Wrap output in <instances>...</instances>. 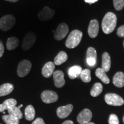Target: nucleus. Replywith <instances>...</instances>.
<instances>
[{"label":"nucleus","mask_w":124,"mask_h":124,"mask_svg":"<svg viewBox=\"0 0 124 124\" xmlns=\"http://www.w3.org/2000/svg\"><path fill=\"white\" fill-rule=\"evenodd\" d=\"M116 15L112 12L107 13L102 20V28L105 34H110L114 31L117 25Z\"/></svg>","instance_id":"f257e3e1"},{"label":"nucleus","mask_w":124,"mask_h":124,"mask_svg":"<svg viewBox=\"0 0 124 124\" xmlns=\"http://www.w3.org/2000/svg\"><path fill=\"white\" fill-rule=\"evenodd\" d=\"M82 36H83V33L81 31L77 30V29L72 31L69 34L65 43L66 47L70 49L75 48L79 44L81 41Z\"/></svg>","instance_id":"f03ea898"},{"label":"nucleus","mask_w":124,"mask_h":124,"mask_svg":"<svg viewBox=\"0 0 124 124\" xmlns=\"http://www.w3.org/2000/svg\"><path fill=\"white\" fill-rule=\"evenodd\" d=\"M16 23V18L12 15H6L0 18V29L8 31L13 27Z\"/></svg>","instance_id":"7ed1b4c3"},{"label":"nucleus","mask_w":124,"mask_h":124,"mask_svg":"<svg viewBox=\"0 0 124 124\" xmlns=\"http://www.w3.org/2000/svg\"><path fill=\"white\" fill-rule=\"evenodd\" d=\"M105 100L107 104L111 106H122L124 103L123 98L114 93H108L105 96Z\"/></svg>","instance_id":"20e7f679"},{"label":"nucleus","mask_w":124,"mask_h":124,"mask_svg":"<svg viewBox=\"0 0 124 124\" xmlns=\"http://www.w3.org/2000/svg\"><path fill=\"white\" fill-rule=\"evenodd\" d=\"M31 69L32 63L30 61L28 60H22L20 62L17 66V72L18 75L21 78L25 77L29 73Z\"/></svg>","instance_id":"39448f33"},{"label":"nucleus","mask_w":124,"mask_h":124,"mask_svg":"<svg viewBox=\"0 0 124 124\" xmlns=\"http://www.w3.org/2000/svg\"><path fill=\"white\" fill-rule=\"evenodd\" d=\"M36 40V35L32 32H29L25 35L22 43V48L24 51L29 50L33 46Z\"/></svg>","instance_id":"423d86ee"},{"label":"nucleus","mask_w":124,"mask_h":124,"mask_svg":"<svg viewBox=\"0 0 124 124\" xmlns=\"http://www.w3.org/2000/svg\"><path fill=\"white\" fill-rule=\"evenodd\" d=\"M69 26L66 23H61L54 32V39L56 40H62L69 33Z\"/></svg>","instance_id":"0eeeda50"},{"label":"nucleus","mask_w":124,"mask_h":124,"mask_svg":"<svg viewBox=\"0 0 124 124\" xmlns=\"http://www.w3.org/2000/svg\"><path fill=\"white\" fill-rule=\"evenodd\" d=\"M43 102L46 103H51L56 102L58 100V95L56 93L51 90H45L41 94Z\"/></svg>","instance_id":"6e6552de"},{"label":"nucleus","mask_w":124,"mask_h":124,"mask_svg":"<svg viewBox=\"0 0 124 124\" xmlns=\"http://www.w3.org/2000/svg\"><path fill=\"white\" fill-rule=\"evenodd\" d=\"M93 117L91 111L88 108L83 110L77 117V121L80 124H86L90 122Z\"/></svg>","instance_id":"1a4fd4ad"},{"label":"nucleus","mask_w":124,"mask_h":124,"mask_svg":"<svg viewBox=\"0 0 124 124\" xmlns=\"http://www.w3.org/2000/svg\"><path fill=\"white\" fill-rule=\"evenodd\" d=\"M53 78L55 86L58 88H62L64 86V74L61 70H56L53 73Z\"/></svg>","instance_id":"9d476101"},{"label":"nucleus","mask_w":124,"mask_h":124,"mask_svg":"<svg viewBox=\"0 0 124 124\" xmlns=\"http://www.w3.org/2000/svg\"><path fill=\"white\" fill-rule=\"evenodd\" d=\"M55 14V12L51 9L48 7H44L38 14V17L40 20L42 21H47L53 18Z\"/></svg>","instance_id":"9b49d317"},{"label":"nucleus","mask_w":124,"mask_h":124,"mask_svg":"<svg viewBox=\"0 0 124 124\" xmlns=\"http://www.w3.org/2000/svg\"><path fill=\"white\" fill-rule=\"evenodd\" d=\"M97 54L95 49L93 47H89L87 50L86 61L89 66L93 67L95 66L97 62Z\"/></svg>","instance_id":"f8f14e48"},{"label":"nucleus","mask_w":124,"mask_h":124,"mask_svg":"<svg viewBox=\"0 0 124 124\" xmlns=\"http://www.w3.org/2000/svg\"><path fill=\"white\" fill-rule=\"evenodd\" d=\"M98 21L97 20H92L90 22L89 28H88V33L91 38H95L97 36L99 32Z\"/></svg>","instance_id":"ddd939ff"},{"label":"nucleus","mask_w":124,"mask_h":124,"mask_svg":"<svg viewBox=\"0 0 124 124\" xmlns=\"http://www.w3.org/2000/svg\"><path fill=\"white\" fill-rule=\"evenodd\" d=\"M73 110V106L69 104L64 106H60L57 108L56 113L60 118H64L67 117Z\"/></svg>","instance_id":"4468645a"},{"label":"nucleus","mask_w":124,"mask_h":124,"mask_svg":"<svg viewBox=\"0 0 124 124\" xmlns=\"http://www.w3.org/2000/svg\"><path fill=\"white\" fill-rule=\"evenodd\" d=\"M55 69V66L54 63L52 62H48L46 63L43 66L41 73L44 77L49 78L51 75H53Z\"/></svg>","instance_id":"2eb2a0df"},{"label":"nucleus","mask_w":124,"mask_h":124,"mask_svg":"<svg viewBox=\"0 0 124 124\" xmlns=\"http://www.w3.org/2000/svg\"><path fill=\"white\" fill-rule=\"evenodd\" d=\"M111 67V58L108 52H105L102 55V69L105 72H108L110 69Z\"/></svg>","instance_id":"dca6fc26"},{"label":"nucleus","mask_w":124,"mask_h":124,"mask_svg":"<svg viewBox=\"0 0 124 124\" xmlns=\"http://www.w3.org/2000/svg\"><path fill=\"white\" fill-rule=\"evenodd\" d=\"M113 84L117 87H122L124 86V73L122 72H117L113 79Z\"/></svg>","instance_id":"f3484780"},{"label":"nucleus","mask_w":124,"mask_h":124,"mask_svg":"<svg viewBox=\"0 0 124 124\" xmlns=\"http://www.w3.org/2000/svg\"><path fill=\"white\" fill-rule=\"evenodd\" d=\"M13 90L14 86L11 83H4L0 86V97L9 95L13 91Z\"/></svg>","instance_id":"a211bd4d"},{"label":"nucleus","mask_w":124,"mask_h":124,"mask_svg":"<svg viewBox=\"0 0 124 124\" xmlns=\"http://www.w3.org/2000/svg\"><path fill=\"white\" fill-rule=\"evenodd\" d=\"M82 71V67L79 66H74L70 67L68 71V75L70 78L74 79L79 76Z\"/></svg>","instance_id":"6ab92c4d"},{"label":"nucleus","mask_w":124,"mask_h":124,"mask_svg":"<svg viewBox=\"0 0 124 124\" xmlns=\"http://www.w3.org/2000/svg\"><path fill=\"white\" fill-rule=\"evenodd\" d=\"M68 59V55L64 51H60L54 59V64L60 66L66 62Z\"/></svg>","instance_id":"aec40b11"},{"label":"nucleus","mask_w":124,"mask_h":124,"mask_svg":"<svg viewBox=\"0 0 124 124\" xmlns=\"http://www.w3.org/2000/svg\"><path fill=\"white\" fill-rule=\"evenodd\" d=\"M95 75L101 81L105 84H108L110 82V79L108 75H106V72L102 68H98L95 71Z\"/></svg>","instance_id":"412c9836"},{"label":"nucleus","mask_w":124,"mask_h":124,"mask_svg":"<svg viewBox=\"0 0 124 124\" xmlns=\"http://www.w3.org/2000/svg\"><path fill=\"white\" fill-rule=\"evenodd\" d=\"M19 44V40L16 37H11L7 40V48L9 51L14 50Z\"/></svg>","instance_id":"4be33fe9"},{"label":"nucleus","mask_w":124,"mask_h":124,"mask_svg":"<svg viewBox=\"0 0 124 124\" xmlns=\"http://www.w3.org/2000/svg\"><path fill=\"white\" fill-rule=\"evenodd\" d=\"M25 116L28 121H32L35 117V110L32 105H29L25 109Z\"/></svg>","instance_id":"5701e85b"},{"label":"nucleus","mask_w":124,"mask_h":124,"mask_svg":"<svg viewBox=\"0 0 124 124\" xmlns=\"http://www.w3.org/2000/svg\"><path fill=\"white\" fill-rule=\"evenodd\" d=\"M103 90V86L101 83H96L93 85L92 89L91 90L90 94L93 97H98L100 94H101Z\"/></svg>","instance_id":"b1692460"},{"label":"nucleus","mask_w":124,"mask_h":124,"mask_svg":"<svg viewBox=\"0 0 124 124\" xmlns=\"http://www.w3.org/2000/svg\"><path fill=\"white\" fill-rule=\"evenodd\" d=\"M8 111L9 115L13 116V117L18 118V120H20V119L23 118V116L22 112L20 110V108H18L16 106L9 108V109L8 110Z\"/></svg>","instance_id":"393cba45"},{"label":"nucleus","mask_w":124,"mask_h":124,"mask_svg":"<svg viewBox=\"0 0 124 124\" xmlns=\"http://www.w3.org/2000/svg\"><path fill=\"white\" fill-rule=\"evenodd\" d=\"M81 80L85 83H89L91 81V71L89 69H85L82 71L80 75Z\"/></svg>","instance_id":"a878e982"},{"label":"nucleus","mask_w":124,"mask_h":124,"mask_svg":"<svg viewBox=\"0 0 124 124\" xmlns=\"http://www.w3.org/2000/svg\"><path fill=\"white\" fill-rule=\"evenodd\" d=\"M2 118L4 121L7 124H18L19 120L11 115H4Z\"/></svg>","instance_id":"bb28decb"},{"label":"nucleus","mask_w":124,"mask_h":124,"mask_svg":"<svg viewBox=\"0 0 124 124\" xmlns=\"http://www.w3.org/2000/svg\"><path fill=\"white\" fill-rule=\"evenodd\" d=\"M3 103H4V104L6 106V107H7V110H8L9 108L16 106L17 101L15 99L10 98L5 101L3 102Z\"/></svg>","instance_id":"cd10ccee"},{"label":"nucleus","mask_w":124,"mask_h":124,"mask_svg":"<svg viewBox=\"0 0 124 124\" xmlns=\"http://www.w3.org/2000/svg\"><path fill=\"white\" fill-rule=\"evenodd\" d=\"M113 5L116 10L120 11L124 7V0H113Z\"/></svg>","instance_id":"c85d7f7f"},{"label":"nucleus","mask_w":124,"mask_h":124,"mask_svg":"<svg viewBox=\"0 0 124 124\" xmlns=\"http://www.w3.org/2000/svg\"><path fill=\"white\" fill-rule=\"evenodd\" d=\"M108 123L109 124H119V120L118 117L116 114H110L109 116V119H108Z\"/></svg>","instance_id":"c756f323"},{"label":"nucleus","mask_w":124,"mask_h":124,"mask_svg":"<svg viewBox=\"0 0 124 124\" xmlns=\"http://www.w3.org/2000/svg\"><path fill=\"white\" fill-rule=\"evenodd\" d=\"M117 35L120 38H124V25L118 28Z\"/></svg>","instance_id":"7c9ffc66"},{"label":"nucleus","mask_w":124,"mask_h":124,"mask_svg":"<svg viewBox=\"0 0 124 124\" xmlns=\"http://www.w3.org/2000/svg\"><path fill=\"white\" fill-rule=\"evenodd\" d=\"M32 124H46L43 120V118H38L34 121L32 122Z\"/></svg>","instance_id":"2f4dec72"},{"label":"nucleus","mask_w":124,"mask_h":124,"mask_svg":"<svg viewBox=\"0 0 124 124\" xmlns=\"http://www.w3.org/2000/svg\"><path fill=\"white\" fill-rule=\"evenodd\" d=\"M4 51L5 49L4 44H3V43L2 42L0 41V58L3 56V54L4 53Z\"/></svg>","instance_id":"473e14b6"},{"label":"nucleus","mask_w":124,"mask_h":124,"mask_svg":"<svg viewBox=\"0 0 124 124\" xmlns=\"http://www.w3.org/2000/svg\"><path fill=\"white\" fill-rule=\"evenodd\" d=\"M5 110H7V108L5 105L3 103L2 104H0V112H4Z\"/></svg>","instance_id":"72a5a7b5"},{"label":"nucleus","mask_w":124,"mask_h":124,"mask_svg":"<svg viewBox=\"0 0 124 124\" xmlns=\"http://www.w3.org/2000/svg\"><path fill=\"white\" fill-rule=\"evenodd\" d=\"M85 1L86 3H89L90 4H91L97 2V1H98V0H85Z\"/></svg>","instance_id":"f704fd0d"},{"label":"nucleus","mask_w":124,"mask_h":124,"mask_svg":"<svg viewBox=\"0 0 124 124\" xmlns=\"http://www.w3.org/2000/svg\"><path fill=\"white\" fill-rule=\"evenodd\" d=\"M62 124H74V122L71 120H67L64 121Z\"/></svg>","instance_id":"c9c22d12"},{"label":"nucleus","mask_w":124,"mask_h":124,"mask_svg":"<svg viewBox=\"0 0 124 124\" xmlns=\"http://www.w3.org/2000/svg\"><path fill=\"white\" fill-rule=\"evenodd\" d=\"M5 1H9V2H17L18 0H5Z\"/></svg>","instance_id":"e433bc0d"},{"label":"nucleus","mask_w":124,"mask_h":124,"mask_svg":"<svg viewBox=\"0 0 124 124\" xmlns=\"http://www.w3.org/2000/svg\"><path fill=\"white\" fill-rule=\"evenodd\" d=\"M94 124V122H88L87 124Z\"/></svg>","instance_id":"4c0bfd02"},{"label":"nucleus","mask_w":124,"mask_h":124,"mask_svg":"<svg viewBox=\"0 0 124 124\" xmlns=\"http://www.w3.org/2000/svg\"><path fill=\"white\" fill-rule=\"evenodd\" d=\"M23 105H20L19 106H18V108H21V107H23Z\"/></svg>","instance_id":"58836bf2"},{"label":"nucleus","mask_w":124,"mask_h":124,"mask_svg":"<svg viewBox=\"0 0 124 124\" xmlns=\"http://www.w3.org/2000/svg\"><path fill=\"white\" fill-rule=\"evenodd\" d=\"M123 122H124V117L123 118Z\"/></svg>","instance_id":"ea45409f"},{"label":"nucleus","mask_w":124,"mask_h":124,"mask_svg":"<svg viewBox=\"0 0 124 124\" xmlns=\"http://www.w3.org/2000/svg\"></svg>","instance_id":"a19ab883"},{"label":"nucleus","mask_w":124,"mask_h":124,"mask_svg":"<svg viewBox=\"0 0 124 124\" xmlns=\"http://www.w3.org/2000/svg\"></svg>","instance_id":"79ce46f5"}]
</instances>
